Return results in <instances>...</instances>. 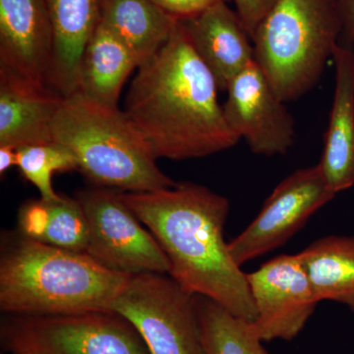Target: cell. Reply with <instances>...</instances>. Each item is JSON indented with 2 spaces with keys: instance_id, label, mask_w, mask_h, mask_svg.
<instances>
[{
  "instance_id": "cell-1",
  "label": "cell",
  "mask_w": 354,
  "mask_h": 354,
  "mask_svg": "<svg viewBox=\"0 0 354 354\" xmlns=\"http://www.w3.org/2000/svg\"><path fill=\"white\" fill-rule=\"evenodd\" d=\"M137 69L124 113L157 160L208 157L239 143L218 102L216 78L178 20L167 43Z\"/></svg>"
},
{
  "instance_id": "cell-2",
  "label": "cell",
  "mask_w": 354,
  "mask_h": 354,
  "mask_svg": "<svg viewBox=\"0 0 354 354\" xmlns=\"http://www.w3.org/2000/svg\"><path fill=\"white\" fill-rule=\"evenodd\" d=\"M120 196L156 237L169 259V276L184 290L214 300L248 322L255 321L246 274L223 239L227 198L192 183Z\"/></svg>"
},
{
  "instance_id": "cell-3",
  "label": "cell",
  "mask_w": 354,
  "mask_h": 354,
  "mask_svg": "<svg viewBox=\"0 0 354 354\" xmlns=\"http://www.w3.org/2000/svg\"><path fill=\"white\" fill-rule=\"evenodd\" d=\"M129 277L106 269L87 253L21 234L2 248L0 309L25 316L109 311Z\"/></svg>"
},
{
  "instance_id": "cell-4",
  "label": "cell",
  "mask_w": 354,
  "mask_h": 354,
  "mask_svg": "<svg viewBox=\"0 0 354 354\" xmlns=\"http://www.w3.org/2000/svg\"><path fill=\"white\" fill-rule=\"evenodd\" d=\"M53 141L68 148L78 171L101 186L152 192L176 185L160 171L124 111L77 92L64 97L53 124Z\"/></svg>"
},
{
  "instance_id": "cell-5",
  "label": "cell",
  "mask_w": 354,
  "mask_h": 354,
  "mask_svg": "<svg viewBox=\"0 0 354 354\" xmlns=\"http://www.w3.org/2000/svg\"><path fill=\"white\" fill-rule=\"evenodd\" d=\"M342 32L337 0H276L252 36L255 62L283 102L320 80Z\"/></svg>"
},
{
  "instance_id": "cell-6",
  "label": "cell",
  "mask_w": 354,
  "mask_h": 354,
  "mask_svg": "<svg viewBox=\"0 0 354 354\" xmlns=\"http://www.w3.org/2000/svg\"><path fill=\"white\" fill-rule=\"evenodd\" d=\"M1 342L12 354H151L134 326L111 311L13 315Z\"/></svg>"
},
{
  "instance_id": "cell-7",
  "label": "cell",
  "mask_w": 354,
  "mask_h": 354,
  "mask_svg": "<svg viewBox=\"0 0 354 354\" xmlns=\"http://www.w3.org/2000/svg\"><path fill=\"white\" fill-rule=\"evenodd\" d=\"M109 310L134 326L151 354H204L196 295L169 274L130 276Z\"/></svg>"
},
{
  "instance_id": "cell-8",
  "label": "cell",
  "mask_w": 354,
  "mask_h": 354,
  "mask_svg": "<svg viewBox=\"0 0 354 354\" xmlns=\"http://www.w3.org/2000/svg\"><path fill=\"white\" fill-rule=\"evenodd\" d=\"M88 223L86 253L111 271L134 276L167 274L169 262L150 230L121 200L106 189L84 191L78 197Z\"/></svg>"
},
{
  "instance_id": "cell-9",
  "label": "cell",
  "mask_w": 354,
  "mask_h": 354,
  "mask_svg": "<svg viewBox=\"0 0 354 354\" xmlns=\"http://www.w3.org/2000/svg\"><path fill=\"white\" fill-rule=\"evenodd\" d=\"M318 165L292 172L278 184L258 216L228 249L239 266L276 250L334 199Z\"/></svg>"
},
{
  "instance_id": "cell-10",
  "label": "cell",
  "mask_w": 354,
  "mask_h": 354,
  "mask_svg": "<svg viewBox=\"0 0 354 354\" xmlns=\"http://www.w3.org/2000/svg\"><path fill=\"white\" fill-rule=\"evenodd\" d=\"M246 276L260 339H295L319 304L297 254L277 256Z\"/></svg>"
},
{
  "instance_id": "cell-11",
  "label": "cell",
  "mask_w": 354,
  "mask_h": 354,
  "mask_svg": "<svg viewBox=\"0 0 354 354\" xmlns=\"http://www.w3.org/2000/svg\"><path fill=\"white\" fill-rule=\"evenodd\" d=\"M225 91L223 113L232 131L257 155H285L295 143V121L259 65L247 66Z\"/></svg>"
},
{
  "instance_id": "cell-12",
  "label": "cell",
  "mask_w": 354,
  "mask_h": 354,
  "mask_svg": "<svg viewBox=\"0 0 354 354\" xmlns=\"http://www.w3.org/2000/svg\"><path fill=\"white\" fill-rule=\"evenodd\" d=\"M53 55L46 0H0V67L50 85Z\"/></svg>"
},
{
  "instance_id": "cell-13",
  "label": "cell",
  "mask_w": 354,
  "mask_h": 354,
  "mask_svg": "<svg viewBox=\"0 0 354 354\" xmlns=\"http://www.w3.org/2000/svg\"><path fill=\"white\" fill-rule=\"evenodd\" d=\"M48 84L0 67V146L53 142V124L64 101Z\"/></svg>"
},
{
  "instance_id": "cell-14",
  "label": "cell",
  "mask_w": 354,
  "mask_h": 354,
  "mask_svg": "<svg viewBox=\"0 0 354 354\" xmlns=\"http://www.w3.org/2000/svg\"><path fill=\"white\" fill-rule=\"evenodd\" d=\"M178 22L220 90L225 91L235 76L255 62L252 39L239 14L227 2Z\"/></svg>"
},
{
  "instance_id": "cell-15",
  "label": "cell",
  "mask_w": 354,
  "mask_h": 354,
  "mask_svg": "<svg viewBox=\"0 0 354 354\" xmlns=\"http://www.w3.org/2000/svg\"><path fill=\"white\" fill-rule=\"evenodd\" d=\"M334 101L318 165L335 194L354 185V50L337 44Z\"/></svg>"
},
{
  "instance_id": "cell-16",
  "label": "cell",
  "mask_w": 354,
  "mask_h": 354,
  "mask_svg": "<svg viewBox=\"0 0 354 354\" xmlns=\"http://www.w3.org/2000/svg\"><path fill=\"white\" fill-rule=\"evenodd\" d=\"M102 0H46L53 31L48 84L64 97L79 90L86 46L101 22Z\"/></svg>"
},
{
  "instance_id": "cell-17",
  "label": "cell",
  "mask_w": 354,
  "mask_h": 354,
  "mask_svg": "<svg viewBox=\"0 0 354 354\" xmlns=\"http://www.w3.org/2000/svg\"><path fill=\"white\" fill-rule=\"evenodd\" d=\"M136 68L132 51L100 22L81 59L78 92L100 104L118 106L121 90Z\"/></svg>"
},
{
  "instance_id": "cell-18",
  "label": "cell",
  "mask_w": 354,
  "mask_h": 354,
  "mask_svg": "<svg viewBox=\"0 0 354 354\" xmlns=\"http://www.w3.org/2000/svg\"><path fill=\"white\" fill-rule=\"evenodd\" d=\"M176 21L152 0H102V24L127 44L138 67L167 43Z\"/></svg>"
},
{
  "instance_id": "cell-19",
  "label": "cell",
  "mask_w": 354,
  "mask_h": 354,
  "mask_svg": "<svg viewBox=\"0 0 354 354\" xmlns=\"http://www.w3.org/2000/svg\"><path fill=\"white\" fill-rule=\"evenodd\" d=\"M297 256L319 302H337L354 312V235L322 237Z\"/></svg>"
},
{
  "instance_id": "cell-20",
  "label": "cell",
  "mask_w": 354,
  "mask_h": 354,
  "mask_svg": "<svg viewBox=\"0 0 354 354\" xmlns=\"http://www.w3.org/2000/svg\"><path fill=\"white\" fill-rule=\"evenodd\" d=\"M19 228L32 241L73 252L87 251V218L78 199L59 194L50 201L27 202L19 211Z\"/></svg>"
},
{
  "instance_id": "cell-21",
  "label": "cell",
  "mask_w": 354,
  "mask_h": 354,
  "mask_svg": "<svg viewBox=\"0 0 354 354\" xmlns=\"http://www.w3.org/2000/svg\"><path fill=\"white\" fill-rule=\"evenodd\" d=\"M204 354H268L252 322L196 295Z\"/></svg>"
},
{
  "instance_id": "cell-22",
  "label": "cell",
  "mask_w": 354,
  "mask_h": 354,
  "mask_svg": "<svg viewBox=\"0 0 354 354\" xmlns=\"http://www.w3.org/2000/svg\"><path fill=\"white\" fill-rule=\"evenodd\" d=\"M17 167L24 178L39 190L41 199L50 201L59 196L53 189V174L75 171L78 162L68 148L53 141L17 149Z\"/></svg>"
},
{
  "instance_id": "cell-23",
  "label": "cell",
  "mask_w": 354,
  "mask_h": 354,
  "mask_svg": "<svg viewBox=\"0 0 354 354\" xmlns=\"http://www.w3.org/2000/svg\"><path fill=\"white\" fill-rule=\"evenodd\" d=\"M236 7V12L250 35L251 39L256 28L269 12L276 0H232Z\"/></svg>"
},
{
  "instance_id": "cell-24",
  "label": "cell",
  "mask_w": 354,
  "mask_h": 354,
  "mask_svg": "<svg viewBox=\"0 0 354 354\" xmlns=\"http://www.w3.org/2000/svg\"><path fill=\"white\" fill-rule=\"evenodd\" d=\"M160 8L176 20L186 19L206 10L209 7L230 0H152Z\"/></svg>"
},
{
  "instance_id": "cell-25",
  "label": "cell",
  "mask_w": 354,
  "mask_h": 354,
  "mask_svg": "<svg viewBox=\"0 0 354 354\" xmlns=\"http://www.w3.org/2000/svg\"><path fill=\"white\" fill-rule=\"evenodd\" d=\"M342 32L339 44L354 50V0H337Z\"/></svg>"
},
{
  "instance_id": "cell-26",
  "label": "cell",
  "mask_w": 354,
  "mask_h": 354,
  "mask_svg": "<svg viewBox=\"0 0 354 354\" xmlns=\"http://www.w3.org/2000/svg\"><path fill=\"white\" fill-rule=\"evenodd\" d=\"M14 165H17V150L11 147L0 146V174L1 176H3Z\"/></svg>"
}]
</instances>
